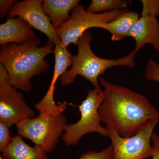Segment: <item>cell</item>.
Masks as SVG:
<instances>
[{
	"label": "cell",
	"instance_id": "1",
	"mask_svg": "<svg viewBox=\"0 0 159 159\" xmlns=\"http://www.w3.org/2000/svg\"><path fill=\"white\" fill-rule=\"evenodd\" d=\"M99 81L104 93L99 110L101 122L119 135L133 136L148 121H159V112L145 96L105 78H99Z\"/></svg>",
	"mask_w": 159,
	"mask_h": 159
},
{
	"label": "cell",
	"instance_id": "2",
	"mask_svg": "<svg viewBox=\"0 0 159 159\" xmlns=\"http://www.w3.org/2000/svg\"><path fill=\"white\" fill-rule=\"evenodd\" d=\"M36 37L22 44L9 43L2 46L0 63L7 70L10 84L16 89L29 93L32 90L31 79L49 70L47 55L53 53L54 43L49 42L43 47Z\"/></svg>",
	"mask_w": 159,
	"mask_h": 159
},
{
	"label": "cell",
	"instance_id": "3",
	"mask_svg": "<svg viewBox=\"0 0 159 159\" xmlns=\"http://www.w3.org/2000/svg\"><path fill=\"white\" fill-rule=\"evenodd\" d=\"M92 34L86 31L77 43V54L73 56V64L70 70L60 77L62 85L74 83L77 76L88 80L94 87L99 85V77L108 69L115 66H125L132 68L135 66L134 57L138 51L134 50L128 55L117 59H108L97 56L92 51L91 43Z\"/></svg>",
	"mask_w": 159,
	"mask_h": 159
},
{
	"label": "cell",
	"instance_id": "4",
	"mask_svg": "<svg viewBox=\"0 0 159 159\" xmlns=\"http://www.w3.org/2000/svg\"><path fill=\"white\" fill-rule=\"evenodd\" d=\"M68 125L65 116L61 113L57 116L39 114L16 125L18 134L31 141L47 154L57 146Z\"/></svg>",
	"mask_w": 159,
	"mask_h": 159
},
{
	"label": "cell",
	"instance_id": "5",
	"mask_svg": "<svg viewBox=\"0 0 159 159\" xmlns=\"http://www.w3.org/2000/svg\"><path fill=\"white\" fill-rule=\"evenodd\" d=\"M104 98V91L99 85L89 90L85 99L78 106L80 119L75 123L68 124L61 137L66 145H76L83 137L91 133L108 137L107 128L101 125L99 112Z\"/></svg>",
	"mask_w": 159,
	"mask_h": 159
},
{
	"label": "cell",
	"instance_id": "6",
	"mask_svg": "<svg viewBox=\"0 0 159 159\" xmlns=\"http://www.w3.org/2000/svg\"><path fill=\"white\" fill-rule=\"evenodd\" d=\"M158 123L159 120L148 121L134 135L128 138L121 136L113 128L106 125L113 150L112 159H145L152 157L154 148L151 141Z\"/></svg>",
	"mask_w": 159,
	"mask_h": 159
},
{
	"label": "cell",
	"instance_id": "7",
	"mask_svg": "<svg viewBox=\"0 0 159 159\" xmlns=\"http://www.w3.org/2000/svg\"><path fill=\"white\" fill-rule=\"evenodd\" d=\"M125 10H114L101 13H93L78 5L71 12L70 19L56 30L64 45L67 48L71 43L77 45L78 40L89 29H101L102 25L116 19Z\"/></svg>",
	"mask_w": 159,
	"mask_h": 159
},
{
	"label": "cell",
	"instance_id": "8",
	"mask_svg": "<svg viewBox=\"0 0 159 159\" xmlns=\"http://www.w3.org/2000/svg\"><path fill=\"white\" fill-rule=\"evenodd\" d=\"M34 116L24 95L11 85L8 72L0 63V122L10 127Z\"/></svg>",
	"mask_w": 159,
	"mask_h": 159
},
{
	"label": "cell",
	"instance_id": "9",
	"mask_svg": "<svg viewBox=\"0 0 159 159\" xmlns=\"http://www.w3.org/2000/svg\"><path fill=\"white\" fill-rule=\"evenodd\" d=\"M54 45L53 53L55 57V64L51 84L45 95L35 104L34 107L39 114L57 116L62 113L65 110L67 102H63L56 104L54 99L55 84L61 76L67 70L69 66H72L74 55L68 51L61 41Z\"/></svg>",
	"mask_w": 159,
	"mask_h": 159
},
{
	"label": "cell",
	"instance_id": "10",
	"mask_svg": "<svg viewBox=\"0 0 159 159\" xmlns=\"http://www.w3.org/2000/svg\"><path fill=\"white\" fill-rule=\"evenodd\" d=\"M44 1L25 0L14 4L8 13L10 18L18 16L26 21L32 27L45 34L49 42L56 43L61 41L51 20L43 9Z\"/></svg>",
	"mask_w": 159,
	"mask_h": 159
},
{
	"label": "cell",
	"instance_id": "11",
	"mask_svg": "<svg viewBox=\"0 0 159 159\" xmlns=\"http://www.w3.org/2000/svg\"><path fill=\"white\" fill-rule=\"evenodd\" d=\"M128 37L135 42L134 50L139 51L145 44L159 52V22L156 17L141 16L134 24Z\"/></svg>",
	"mask_w": 159,
	"mask_h": 159
},
{
	"label": "cell",
	"instance_id": "12",
	"mask_svg": "<svg viewBox=\"0 0 159 159\" xmlns=\"http://www.w3.org/2000/svg\"><path fill=\"white\" fill-rule=\"evenodd\" d=\"M32 27L20 17L9 18L0 25V44L25 43L36 37Z\"/></svg>",
	"mask_w": 159,
	"mask_h": 159
},
{
	"label": "cell",
	"instance_id": "13",
	"mask_svg": "<svg viewBox=\"0 0 159 159\" xmlns=\"http://www.w3.org/2000/svg\"><path fill=\"white\" fill-rule=\"evenodd\" d=\"M79 2V0H45L43 9L56 30L70 19L71 11Z\"/></svg>",
	"mask_w": 159,
	"mask_h": 159
},
{
	"label": "cell",
	"instance_id": "14",
	"mask_svg": "<svg viewBox=\"0 0 159 159\" xmlns=\"http://www.w3.org/2000/svg\"><path fill=\"white\" fill-rule=\"evenodd\" d=\"M4 159H49L47 154L34 146L31 147L20 135L13 137L11 143L2 152Z\"/></svg>",
	"mask_w": 159,
	"mask_h": 159
},
{
	"label": "cell",
	"instance_id": "15",
	"mask_svg": "<svg viewBox=\"0 0 159 159\" xmlns=\"http://www.w3.org/2000/svg\"><path fill=\"white\" fill-rule=\"evenodd\" d=\"M139 18L138 12L125 11L116 19L103 24L101 29L110 33L111 39L118 41L128 37L129 33Z\"/></svg>",
	"mask_w": 159,
	"mask_h": 159
},
{
	"label": "cell",
	"instance_id": "16",
	"mask_svg": "<svg viewBox=\"0 0 159 159\" xmlns=\"http://www.w3.org/2000/svg\"><path fill=\"white\" fill-rule=\"evenodd\" d=\"M129 2L122 0H93L87 11L93 13H101L114 10H125Z\"/></svg>",
	"mask_w": 159,
	"mask_h": 159
},
{
	"label": "cell",
	"instance_id": "17",
	"mask_svg": "<svg viewBox=\"0 0 159 159\" xmlns=\"http://www.w3.org/2000/svg\"><path fill=\"white\" fill-rule=\"evenodd\" d=\"M141 16L156 17L159 16V0H142Z\"/></svg>",
	"mask_w": 159,
	"mask_h": 159
},
{
	"label": "cell",
	"instance_id": "18",
	"mask_svg": "<svg viewBox=\"0 0 159 159\" xmlns=\"http://www.w3.org/2000/svg\"><path fill=\"white\" fill-rule=\"evenodd\" d=\"M113 156V150L111 144L101 151L97 152L95 151H89L76 159H112Z\"/></svg>",
	"mask_w": 159,
	"mask_h": 159
},
{
	"label": "cell",
	"instance_id": "19",
	"mask_svg": "<svg viewBox=\"0 0 159 159\" xmlns=\"http://www.w3.org/2000/svg\"><path fill=\"white\" fill-rule=\"evenodd\" d=\"M145 79L159 83V64L153 60H148L145 68Z\"/></svg>",
	"mask_w": 159,
	"mask_h": 159
},
{
	"label": "cell",
	"instance_id": "20",
	"mask_svg": "<svg viewBox=\"0 0 159 159\" xmlns=\"http://www.w3.org/2000/svg\"><path fill=\"white\" fill-rule=\"evenodd\" d=\"M9 127L2 122H0V151L1 152L5 149L13 140L10 136Z\"/></svg>",
	"mask_w": 159,
	"mask_h": 159
},
{
	"label": "cell",
	"instance_id": "21",
	"mask_svg": "<svg viewBox=\"0 0 159 159\" xmlns=\"http://www.w3.org/2000/svg\"><path fill=\"white\" fill-rule=\"evenodd\" d=\"M15 0H1L0 1V18L2 20L7 13L16 3Z\"/></svg>",
	"mask_w": 159,
	"mask_h": 159
},
{
	"label": "cell",
	"instance_id": "22",
	"mask_svg": "<svg viewBox=\"0 0 159 159\" xmlns=\"http://www.w3.org/2000/svg\"><path fill=\"white\" fill-rule=\"evenodd\" d=\"M152 142L154 148V153L152 159H159V135L154 133L152 138Z\"/></svg>",
	"mask_w": 159,
	"mask_h": 159
},
{
	"label": "cell",
	"instance_id": "23",
	"mask_svg": "<svg viewBox=\"0 0 159 159\" xmlns=\"http://www.w3.org/2000/svg\"><path fill=\"white\" fill-rule=\"evenodd\" d=\"M0 159H4L3 158V157H2V156H0Z\"/></svg>",
	"mask_w": 159,
	"mask_h": 159
}]
</instances>
